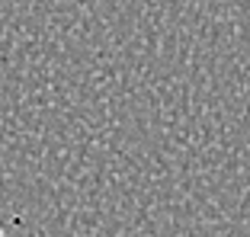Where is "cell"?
<instances>
[{"instance_id": "1", "label": "cell", "mask_w": 250, "mask_h": 237, "mask_svg": "<svg viewBox=\"0 0 250 237\" xmlns=\"http://www.w3.org/2000/svg\"><path fill=\"white\" fill-rule=\"evenodd\" d=\"M0 237H3V231H0Z\"/></svg>"}]
</instances>
